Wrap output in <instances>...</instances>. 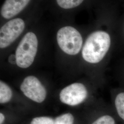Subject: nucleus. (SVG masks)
<instances>
[{
	"mask_svg": "<svg viewBox=\"0 0 124 124\" xmlns=\"http://www.w3.org/2000/svg\"><path fill=\"white\" fill-rule=\"evenodd\" d=\"M111 42L108 32L102 30L94 31L85 41L82 50V58L91 63L100 62L109 51Z\"/></svg>",
	"mask_w": 124,
	"mask_h": 124,
	"instance_id": "1",
	"label": "nucleus"
},
{
	"mask_svg": "<svg viewBox=\"0 0 124 124\" xmlns=\"http://www.w3.org/2000/svg\"><path fill=\"white\" fill-rule=\"evenodd\" d=\"M38 45V39L35 33L29 32L25 35L15 52L18 66L25 69L31 65L37 52Z\"/></svg>",
	"mask_w": 124,
	"mask_h": 124,
	"instance_id": "2",
	"label": "nucleus"
},
{
	"mask_svg": "<svg viewBox=\"0 0 124 124\" xmlns=\"http://www.w3.org/2000/svg\"><path fill=\"white\" fill-rule=\"evenodd\" d=\"M57 40L62 51L70 55L78 54L82 47V37L73 27L66 26L60 29L57 32Z\"/></svg>",
	"mask_w": 124,
	"mask_h": 124,
	"instance_id": "3",
	"label": "nucleus"
},
{
	"mask_svg": "<svg viewBox=\"0 0 124 124\" xmlns=\"http://www.w3.org/2000/svg\"><path fill=\"white\" fill-rule=\"evenodd\" d=\"M25 23L20 18H14L6 23L0 30V47L8 46L22 34L25 28Z\"/></svg>",
	"mask_w": 124,
	"mask_h": 124,
	"instance_id": "4",
	"label": "nucleus"
},
{
	"mask_svg": "<svg viewBox=\"0 0 124 124\" xmlns=\"http://www.w3.org/2000/svg\"><path fill=\"white\" fill-rule=\"evenodd\" d=\"M87 91L84 85L80 83L70 85L60 93V100L67 105L75 106L81 103L87 98Z\"/></svg>",
	"mask_w": 124,
	"mask_h": 124,
	"instance_id": "5",
	"label": "nucleus"
},
{
	"mask_svg": "<svg viewBox=\"0 0 124 124\" xmlns=\"http://www.w3.org/2000/svg\"><path fill=\"white\" fill-rule=\"evenodd\" d=\"M24 95L35 102L40 103L46 98V92L39 80L34 76L26 77L20 85Z\"/></svg>",
	"mask_w": 124,
	"mask_h": 124,
	"instance_id": "6",
	"label": "nucleus"
},
{
	"mask_svg": "<svg viewBox=\"0 0 124 124\" xmlns=\"http://www.w3.org/2000/svg\"><path fill=\"white\" fill-rule=\"evenodd\" d=\"M31 0H5L0 9V14L5 19L13 18L20 13Z\"/></svg>",
	"mask_w": 124,
	"mask_h": 124,
	"instance_id": "7",
	"label": "nucleus"
},
{
	"mask_svg": "<svg viewBox=\"0 0 124 124\" xmlns=\"http://www.w3.org/2000/svg\"><path fill=\"white\" fill-rule=\"evenodd\" d=\"M13 96L12 91L9 86L2 81L0 82V103L9 102Z\"/></svg>",
	"mask_w": 124,
	"mask_h": 124,
	"instance_id": "8",
	"label": "nucleus"
},
{
	"mask_svg": "<svg viewBox=\"0 0 124 124\" xmlns=\"http://www.w3.org/2000/svg\"><path fill=\"white\" fill-rule=\"evenodd\" d=\"M85 0H56L59 7L65 9L76 8L82 4Z\"/></svg>",
	"mask_w": 124,
	"mask_h": 124,
	"instance_id": "9",
	"label": "nucleus"
},
{
	"mask_svg": "<svg viewBox=\"0 0 124 124\" xmlns=\"http://www.w3.org/2000/svg\"><path fill=\"white\" fill-rule=\"evenodd\" d=\"M115 105L118 115L124 120V93H119L116 96Z\"/></svg>",
	"mask_w": 124,
	"mask_h": 124,
	"instance_id": "10",
	"label": "nucleus"
},
{
	"mask_svg": "<svg viewBox=\"0 0 124 124\" xmlns=\"http://www.w3.org/2000/svg\"><path fill=\"white\" fill-rule=\"evenodd\" d=\"M74 118L71 114L68 113L60 115L54 120V124H73Z\"/></svg>",
	"mask_w": 124,
	"mask_h": 124,
	"instance_id": "11",
	"label": "nucleus"
},
{
	"mask_svg": "<svg viewBox=\"0 0 124 124\" xmlns=\"http://www.w3.org/2000/svg\"><path fill=\"white\" fill-rule=\"evenodd\" d=\"M31 124H54V120L48 117H40L34 118Z\"/></svg>",
	"mask_w": 124,
	"mask_h": 124,
	"instance_id": "12",
	"label": "nucleus"
},
{
	"mask_svg": "<svg viewBox=\"0 0 124 124\" xmlns=\"http://www.w3.org/2000/svg\"><path fill=\"white\" fill-rule=\"evenodd\" d=\"M92 124H115V121L113 118L109 115H103Z\"/></svg>",
	"mask_w": 124,
	"mask_h": 124,
	"instance_id": "13",
	"label": "nucleus"
},
{
	"mask_svg": "<svg viewBox=\"0 0 124 124\" xmlns=\"http://www.w3.org/2000/svg\"><path fill=\"white\" fill-rule=\"evenodd\" d=\"M8 62L9 63L12 64H17V60H16V57L15 54H11L9 56L8 58Z\"/></svg>",
	"mask_w": 124,
	"mask_h": 124,
	"instance_id": "14",
	"label": "nucleus"
},
{
	"mask_svg": "<svg viewBox=\"0 0 124 124\" xmlns=\"http://www.w3.org/2000/svg\"><path fill=\"white\" fill-rule=\"evenodd\" d=\"M118 26H120L122 29L124 33V16H123L122 19L121 20L120 22H119L118 23Z\"/></svg>",
	"mask_w": 124,
	"mask_h": 124,
	"instance_id": "15",
	"label": "nucleus"
},
{
	"mask_svg": "<svg viewBox=\"0 0 124 124\" xmlns=\"http://www.w3.org/2000/svg\"><path fill=\"white\" fill-rule=\"evenodd\" d=\"M4 119V116L2 113H0V124H2L3 123Z\"/></svg>",
	"mask_w": 124,
	"mask_h": 124,
	"instance_id": "16",
	"label": "nucleus"
}]
</instances>
